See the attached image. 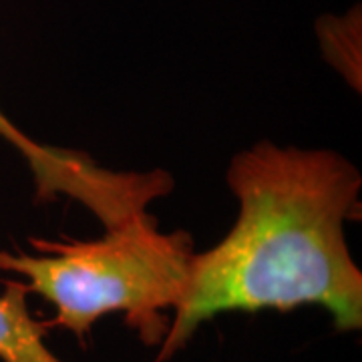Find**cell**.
<instances>
[{"label":"cell","instance_id":"277c9868","mask_svg":"<svg viewBox=\"0 0 362 362\" xmlns=\"http://www.w3.org/2000/svg\"><path fill=\"white\" fill-rule=\"evenodd\" d=\"M0 294V362H65L47 344V326L28 310L21 280H4Z\"/></svg>","mask_w":362,"mask_h":362},{"label":"cell","instance_id":"7a4b0ae2","mask_svg":"<svg viewBox=\"0 0 362 362\" xmlns=\"http://www.w3.org/2000/svg\"><path fill=\"white\" fill-rule=\"evenodd\" d=\"M40 256L0 250V272H11L54 308L49 328H63L81 344L109 314L145 346H159L171 314L187 290L194 266L192 233L161 232L157 220L139 211L89 242L30 240Z\"/></svg>","mask_w":362,"mask_h":362},{"label":"cell","instance_id":"6da1fadb","mask_svg":"<svg viewBox=\"0 0 362 362\" xmlns=\"http://www.w3.org/2000/svg\"><path fill=\"white\" fill-rule=\"evenodd\" d=\"M226 181L238 218L216 246L195 252L153 362H169L202 324L230 312L318 306L337 332H361L362 272L344 233L361 207L356 165L330 149L264 139L232 157Z\"/></svg>","mask_w":362,"mask_h":362},{"label":"cell","instance_id":"3957f363","mask_svg":"<svg viewBox=\"0 0 362 362\" xmlns=\"http://www.w3.org/2000/svg\"><path fill=\"white\" fill-rule=\"evenodd\" d=\"M0 139L13 145L33 173L37 199L69 197L93 211L105 228L145 211L147 204L173 187L165 171H113L87 153L42 145L21 131L0 109Z\"/></svg>","mask_w":362,"mask_h":362}]
</instances>
